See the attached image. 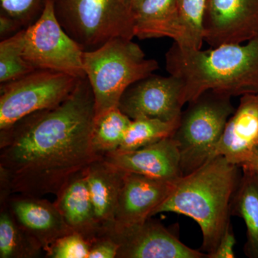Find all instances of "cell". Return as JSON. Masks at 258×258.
Masks as SVG:
<instances>
[{"label": "cell", "mask_w": 258, "mask_h": 258, "mask_svg": "<svg viewBox=\"0 0 258 258\" xmlns=\"http://www.w3.org/2000/svg\"><path fill=\"white\" fill-rule=\"evenodd\" d=\"M94 96L87 78L58 106L0 130V202L13 194L57 195L102 157L93 150Z\"/></svg>", "instance_id": "obj_1"}, {"label": "cell", "mask_w": 258, "mask_h": 258, "mask_svg": "<svg viewBox=\"0 0 258 258\" xmlns=\"http://www.w3.org/2000/svg\"><path fill=\"white\" fill-rule=\"evenodd\" d=\"M166 69L183 83V105L208 91L239 96L258 93V36L244 44H224L210 50L166 52Z\"/></svg>", "instance_id": "obj_2"}, {"label": "cell", "mask_w": 258, "mask_h": 258, "mask_svg": "<svg viewBox=\"0 0 258 258\" xmlns=\"http://www.w3.org/2000/svg\"><path fill=\"white\" fill-rule=\"evenodd\" d=\"M239 168L222 156L209 159L176 180L153 216L174 212L192 219L201 229L203 249L208 257L230 224L231 204L242 176Z\"/></svg>", "instance_id": "obj_3"}, {"label": "cell", "mask_w": 258, "mask_h": 258, "mask_svg": "<svg viewBox=\"0 0 258 258\" xmlns=\"http://www.w3.org/2000/svg\"><path fill=\"white\" fill-rule=\"evenodd\" d=\"M83 69L92 89L96 117L118 107L125 90L159 69L157 60L146 58L138 44L115 37L93 50L84 51Z\"/></svg>", "instance_id": "obj_4"}, {"label": "cell", "mask_w": 258, "mask_h": 258, "mask_svg": "<svg viewBox=\"0 0 258 258\" xmlns=\"http://www.w3.org/2000/svg\"><path fill=\"white\" fill-rule=\"evenodd\" d=\"M231 97L208 91L189 102L172 138L177 144L181 174L187 175L214 157L227 120L236 108Z\"/></svg>", "instance_id": "obj_5"}, {"label": "cell", "mask_w": 258, "mask_h": 258, "mask_svg": "<svg viewBox=\"0 0 258 258\" xmlns=\"http://www.w3.org/2000/svg\"><path fill=\"white\" fill-rule=\"evenodd\" d=\"M62 28L84 51L115 37H135V17L126 0H52Z\"/></svg>", "instance_id": "obj_6"}, {"label": "cell", "mask_w": 258, "mask_h": 258, "mask_svg": "<svg viewBox=\"0 0 258 258\" xmlns=\"http://www.w3.org/2000/svg\"><path fill=\"white\" fill-rule=\"evenodd\" d=\"M80 79L64 73L36 69L1 83L0 130L35 112L58 106L74 91Z\"/></svg>", "instance_id": "obj_7"}, {"label": "cell", "mask_w": 258, "mask_h": 258, "mask_svg": "<svg viewBox=\"0 0 258 258\" xmlns=\"http://www.w3.org/2000/svg\"><path fill=\"white\" fill-rule=\"evenodd\" d=\"M84 50L59 23L52 0H47L42 14L25 28L23 54L35 69L50 70L83 79Z\"/></svg>", "instance_id": "obj_8"}, {"label": "cell", "mask_w": 258, "mask_h": 258, "mask_svg": "<svg viewBox=\"0 0 258 258\" xmlns=\"http://www.w3.org/2000/svg\"><path fill=\"white\" fill-rule=\"evenodd\" d=\"M102 234L118 244L116 258H207V253L185 245L152 217L131 227L110 226Z\"/></svg>", "instance_id": "obj_9"}, {"label": "cell", "mask_w": 258, "mask_h": 258, "mask_svg": "<svg viewBox=\"0 0 258 258\" xmlns=\"http://www.w3.org/2000/svg\"><path fill=\"white\" fill-rule=\"evenodd\" d=\"M183 83L175 76L152 74L129 86L120 98L118 108L131 119L157 118L179 121L182 113Z\"/></svg>", "instance_id": "obj_10"}, {"label": "cell", "mask_w": 258, "mask_h": 258, "mask_svg": "<svg viewBox=\"0 0 258 258\" xmlns=\"http://www.w3.org/2000/svg\"><path fill=\"white\" fill-rule=\"evenodd\" d=\"M258 36V0H208L204 37L211 47Z\"/></svg>", "instance_id": "obj_11"}, {"label": "cell", "mask_w": 258, "mask_h": 258, "mask_svg": "<svg viewBox=\"0 0 258 258\" xmlns=\"http://www.w3.org/2000/svg\"><path fill=\"white\" fill-rule=\"evenodd\" d=\"M175 181L125 172L115 209L114 223L111 226L116 228L131 227L152 217L154 211L171 193Z\"/></svg>", "instance_id": "obj_12"}, {"label": "cell", "mask_w": 258, "mask_h": 258, "mask_svg": "<svg viewBox=\"0 0 258 258\" xmlns=\"http://www.w3.org/2000/svg\"><path fill=\"white\" fill-rule=\"evenodd\" d=\"M102 157L125 172L171 182L182 176L179 149L172 137L137 150L114 151Z\"/></svg>", "instance_id": "obj_13"}, {"label": "cell", "mask_w": 258, "mask_h": 258, "mask_svg": "<svg viewBox=\"0 0 258 258\" xmlns=\"http://www.w3.org/2000/svg\"><path fill=\"white\" fill-rule=\"evenodd\" d=\"M4 203L18 225L40 244L45 253L56 241L74 232L55 203L45 199L13 194Z\"/></svg>", "instance_id": "obj_14"}, {"label": "cell", "mask_w": 258, "mask_h": 258, "mask_svg": "<svg viewBox=\"0 0 258 258\" xmlns=\"http://www.w3.org/2000/svg\"><path fill=\"white\" fill-rule=\"evenodd\" d=\"M258 149V93L241 96L227 120L214 157L222 156L242 166Z\"/></svg>", "instance_id": "obj_15"}, {"label": "cell", "mask_w": 258, "mask_h": 258, "mask_svg": "<svg viewBox=\"0 0 258 258\" xmlns=\"http://www.w3.org/2000/svg\"><path fill=\"white\" fill-rule=\"evenodd\" d=\"M55 196L54 203L73 232L82 235L89 243L101 235L85 170L75 175Z\"/></svg>", "instance_id": "obj_16"}, {"label": "cell", "mask_w": 258, "mask_h": 258, "mask_svg": "<svg viewBox=\"0 0 258 258\" xmlns=\"http://www.w3.org/2000/svg\"><path fill=\"white\" fill-rule=\"evenodd\" d=\"M85 173L95 217L103 231L114 223L115 209L125 172L108 164L102 157L91 163Z\"/></svg>", "instance_id": "obj_17"}, {"label": "cell", "mask_w": 258, "mask_h": 258, "mask_svg": "<svg viewBox=\"0 0 258 258\" xmlns=\"http://www.w3.org/2000/svg\"><path fill=\"white\" fill-rule=\"evenodd\" d=\"M238 186L231 204V215L240 217L247 228L244 252L249 258H258V172L241 167Z\"/></svg>", "instance_id": "obj_18"}, {"label": "cell", "mask_w": 258, "mask_h": 258, "mask_svg": "<svg viewBox=\"0 0 258 258\" xmlns=\"http://www.w3.org/2000/svg\"><path fill=\"white\" fill-rule=\"evenodd\" d=\"M135 37L144 39L177 35L176 0H142L134 11Z\"/></svg>", "instance_id": "obj_19"}, {"label": "cell", "mask_w": 258, "mask_h": 258, "mask_svg": "<svg viewBox=\"0 0 258 258\" xmlns=\"http://www.w3.org/2000/svg\"><path fill=\"white\" fill-rule=\"evenodd\" d=\"M208 0H176L177 35L174 43L183 49L200 50L205 42L204 23Z\"/></svg>", "instance_id": "obj_20"}, {"label": "cell", "mask_w": 258, "mask_h": 258, "mask_svg": "<svg viewBox=\"0 0 258 258\" xmlns=\"http://www.w3.org/2000/svg\"><path fill=\"white\" fill-rule=\"evenodd\" d=\"M0 206V257H40L44 252L40 244L18 225L6 203Z\"/></svg>", "instance_id": "obj_21"}, {"label": "cell", "mask_w": 258, "mask_h": 258, "mask_svg": "<svg viewBox=\"0 0 258 258\" xmlns=\"http://www.w3.org/2000/svg\"><path fill=\"white\" fill-rule=\"evenodd\" d=\"M131 120L118 107L95 118L91 134V144L95 152L103 156L116 151L123 141Z\"/></svg>", "instance_id": "obj_22"}, {"label": "cell", "mask_w": 258, "mask_h": 258, "mask_svg": "<svg viewBox=\"0 0 258 258\" xmlns=\"http://www.w3.org/2000/svg\"><path fill=\"white\" fill-rule=\"evenodd\" d=\"M179 121L166 122L157 118H135L131 120L124 137L116 151L137 150L162 139L172 137Z\"/></svg>", "instance_id": "obj_23"}, {"label": "cell", "mask_w": 258, "mask_h": 258, "mask_svg": "<svg viewBox=\"0 0 258 258\" xmlns=\"http://www.w3.org/2000/svg\"><path fill=\"white\" fill-rule=\"evenodd\" d=\"M25 28L0 42V83L10 82L36 70L23 54Z\"/></svg>", "instance_id": "obj_24"}, {"label": "cell", "mask_w": 258, "mask_h": 258, "mask_svg": "<svg viewBox=\"0 0 258 258\" xmlns=\"http://www.w3.org/2000/svg\"><path fill=\"white\" fill-rule=\"evenodd\" d=\"M47 0H0L1 13L8 15L27 28L42 14Z\"/></svg>", "instance_id": "obj_25"}, {"label": "cell", "mask_w": 258, "mask_h": 258, "mask_svg": "<svg viewBox=\"0 0 258 258\" xmlns=\"http://www.w3.org/2000/svg\"><path fill=\"white\" fill-rule=\"evenodd\" d=\"M90 243L82 235L71 232L56 241L45 252L47 258H88Z\"/></svg>", "instance_id": "obj_26"}, {"label": "cell", "mask_w": 258, "mask_h": 258, "mask_svg": "<svg viewBox=\"0 0 258 258\" xmlns=\"http://www.w3.org/2000/svg\"><path fill=\"white\" fill-rule=\"evenodd\" d=\"M118 244L108 235L102 234L90 243L88 258H116Z\"/></svg>", "instance_id": "obj_27"}, {"label": "cell", "mask_w": 258, "mask_h": 258, "mask_svg": "<svg viewBox=\"0 0 258 258\" xmlns=\"http://www.w3.org/2000/svg\"><path fill=\"white\" fill-rule=\"evenodd\" d=\"M236 239L231 224L226 229L222 235L216 249L208 254L207 258H234L235 257V245Z\"/></svg>", "instance_id": "obj_28"}, {"label": "cell", "mask_w": 258, "mask_h": 258, "mask_svg": "<svg viewBox=\"0 0 258 258\" xmlns=\"http://www.w3.org/2000/svg\"><path fill=\"white\" fill-rule=\"evenodd\" d=\"M21 24L8 15L0 13V37L1 40L13 36L23 30Z\"/></svg>", "instance_id": "obj_29"}, {"label": "cell", "mask_w": 258, "mask_h": 258, "mask_svg": "<svg viewBox=\"0 0 258 258\" xmlns=\"http://www.w3.org/2000/svg\"><path fill=\"white\" fill-rule=\"evenodd\" d=\"M243 166L251 168V169H254V171L258 172V149L254 152L252 157L249 158V160L241 167H243Z\"/></svg>", "instance_id": "obj_30"}, {"label": "cell", "mask_w": 258, "mask_h": 258, "mask_svg": "<svg viewBox=\"0 0 258 258\" xmlns=\"http://www.w3.org/2000/svg\"><path fill=\"white\" fill-rule=\"evenodd\" d=\"M142 1V0H126L127 4L130 7L131 9L133 10L134 13Z\"/></svg>", "instance_id": "obj_31"}]
</instances>
